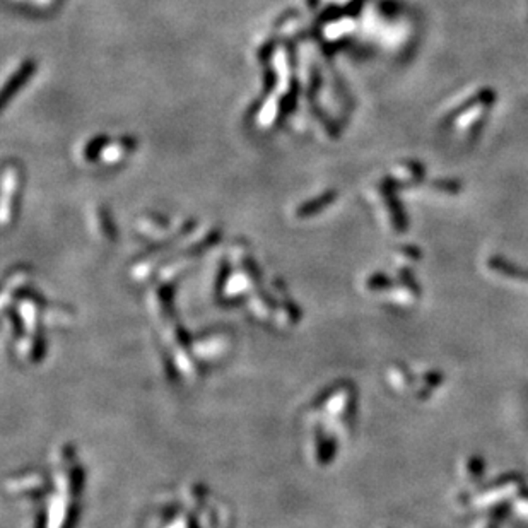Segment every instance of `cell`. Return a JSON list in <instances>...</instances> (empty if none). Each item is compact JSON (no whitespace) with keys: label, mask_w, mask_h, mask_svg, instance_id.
Instances as JSON below:
<instances>
[{"label":"cell","mask_w":528,"mask_h":528,"mask_svg":"<svg viewBox=\"0 0 528 528\" xmlns=\"http://www.w3.org/2000/svg\"><path fill=\"white\" fill-rule=\"evenodd\" d=\"M489 267L493 269L494 272H498V274L505 275V277H511V279H522V280H527L528 282V270H523V269H518V267H515L513 263L510 262H505V260H499V258H491L489 262Z\"/></svg>","instance_id":"1"},{"label":"cell","mask_w":528,"mask_h":528,"mask_svg":"<svg viewBox=\"0 0 528 528\" xmlns=\"http://www.w3.org/2000/svg\"><path fill=\"white\" fill-rule=\"evenodd\" d=\"M470 469H472V477H475V479L481 477L482 469H484L481 458H479V460H477V458H472V460H470Z\"/></svg>","instance_id":"2"},{"label":"cell","mask_w":528,"mask_h":528,"mask_svg":"<svg viewBox=\"0 0 528 528\" xmlns=\"http://www.w3.org/2000/svg\"><path fill=\"white\" fill-rule=\"evenodd\" d=\"M489 528H498V527H496V525H491Z\"/></svg>","instance_id":"3"}]
</instances>
